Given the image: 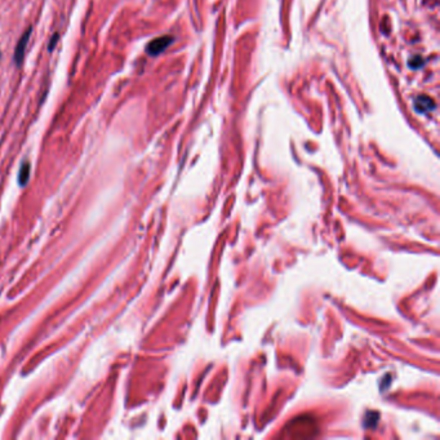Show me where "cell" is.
I'll return each instance as SVG.
<instances>
[{
  "label": "cell",
  "mask_w": 440,
  "mask_h": 440,
  "mask_svg": "<svg viewBox=\"0 0 440 440\" xmlns=\"http://www.w3.org/2000/svg\"><path fill=\"white\" fill-rule=\"evenodd\" d=\"M31 31H33V29L31 28H29L28 30L25 31L24 35L20 38L19 43H17V46H16L13 60H15V64L17 67H21L22 62H24L25 53H26V48H28L29 40H30V37H31Z\"/></svg>",
  "instance_id": "obj_1"
},
{
  "label": "cell",
  "mask_w": 440,
  "mask_h": 440,
  "mask_svg": "<svg viewBox=\"0 0 440 440\" xmlns=\"http://www.w3.org/2000/svg\"><path fill=\"white\" fill-rule=\"evenodd\" d=\"M172 42H173V38L171 37L157 38V39L151 40V42L149 43L148 47H146V52H148L150 56H158L163 51H166V49L171 46V43Z\"/></svg>",
  "instance_id": "obj_2"
},
{
  "label": "cell",
  "mask_w": 440,
  "mask_h": 440,
  "mask_svg": "<svg viewBox=\"0 0 440 440\" xmlns=\"http://www.w3.org/2000/svg\"><path fill=\"white\" fill-rule=\"evenodd\" d=\"M414 107L419 112H427L434 109V101L426 96H419L414 101Z\"/></svg>",
  "instance_id": "obj_3"
},
{
  "label": "cell",
  "mask_w": 440,
  "mask_h": 440,
  "mask_svg": "<svg viewBox=\"0 0 440 440\" xmlns=\"http://www.w3.org/2000/svg\"><path fill=\"white\" fill-rule=\"evenodd\" d=\"M29 176H30V164L24 163L21 166V169H20V176H19L20 184L21 185L26 184L29 180Z\"/></svg>",
  "instance_id": "obj_4"
},
{
  "label": "cell",
  "mask_w": 440,
  "mask_h": 440,
  "mask_svg": "<svg viewBox=\"0 0 440 440\" xmlns=\"http://www.w3.org/2000/svg\"><path fill=\"white\" fill-rule=\"evenodd\" d=\"M58 39H60V35H58V34H55V35L52 37V39L49 40V46H48V51L49 52H52V51H53V49H55V47H56V44H57Z\"/></svg>",
  "instance_id": "obj_5"
},
{
  "label": "cell",
  "mask_w": 440,
  "mask_h": 440,
  "mask_svg": "<svg viewBox=\"0 0 440 440\" xmlns=\"http://www.w3.org/2000/svg\"><path fill=\"white\" fill-rule=\"evenodd\" d=\"M0 58H2V52H0Z\"/></svg>",
  "instance_id": "obj_6"
}]
</instances>
